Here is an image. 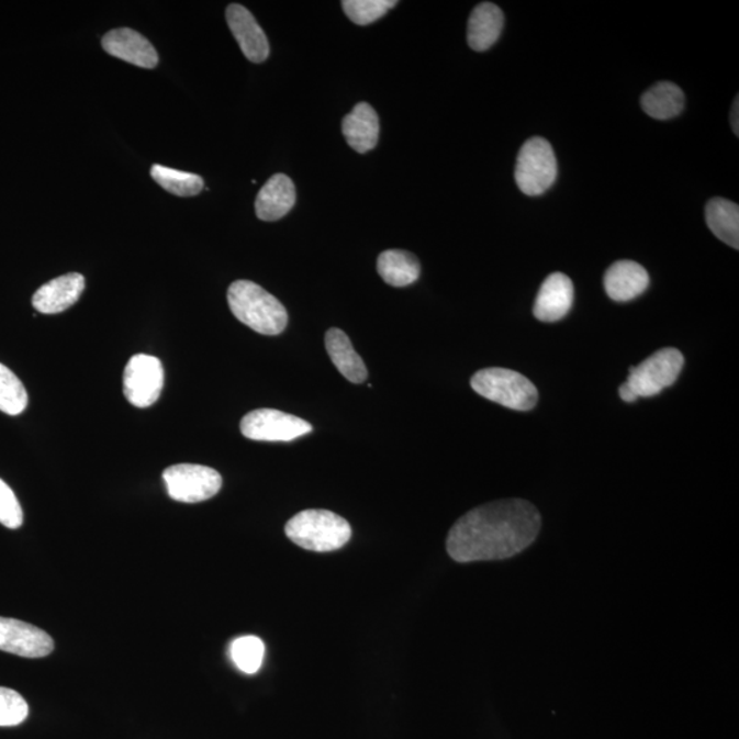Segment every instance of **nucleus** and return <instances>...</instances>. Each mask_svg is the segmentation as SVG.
I'll use <instances>...</instances> for the list:
<instances>
[{"label": "nucleus", "mask_w": 739, "mask_h": 739, "mask_svg": "<svg viewBox=\"0 0 739 739\" xmlns=\"http://www.w3.org/2000/svg\"><path fill=\"white\" fill-rule=\"evenodd\" d=\"M541 530V515L526 500L510 499L469 511L449 530L447 551L458 563L504 560L525 551Z\"/></svg>", "instance_id": "1"}, {"label": "nucleus", "mask_w": 739, "mask_h": 739, "mask_svg": "<svg viewBox=\"0 0 739 739\" xmlns=\"http://www.w3.org/2000/svg\"><path fill=\"white\" fill-rule=\"evenodd\" d=\"M233 315L265 336L280 335L288 325L287 309L273 294L247 280L233 282L227 291Z\"/></svg>", "instance_id": "2"}, {"label": "nucleus", "mask_w": 739, "mask_h": 739, "mask_svg": "<svg viewBox=\"0 0 739 739\" xmlns=\"http://www.w3.org/2000/svg\"><path fill=\"white\" fill-rule=\"evenodd\" d=\"M285 535L307 551L333 552L351 540L352 529L346 519L332 511L305 510L289 519Z\"/></svg>", "instance_id": "3"}, {"label": "nucleus", "mask_w": 739, "mask_h": 739, "mask_svg": "<svg viewBox=\"0 0 739 739\" xmlns=\"http://www.w3.org/2000/svg\"><path fill=\"white\" fill-rule=\"evenodd\" d=\"M471 388L482 398L515 411H530L538 402V391L529 378L520 372L489 368L475 372Z\"/></svg>", "instance_id": "4"}, {"label": "nucleus", "mask_w": 739, "mask_h": 739, "mask_svg": "<svg viewBox=\"0 0 739 739\" xmlns=\"http://www.w3.org/2000/svg\"><path fill=\"white\" fill-rule=\"evenodd\" d=\"M558 177V160L551 143L531 137L522 146L515 166V181L527 197H538L553 186Z\"/></svg>", "instance_id": "5"}, {"label": "nucleus", "mask_w": 739, "mask_h": 739, "mask_svg": "<svg viewBox=\"0 0 739 739\" xmlns=\"http://www.w3.org/2000/svg\"><path fill=\"white\" fill-rule=\"evenodd\" d=\"M683 363V355L676 348H663L650 355L637 368H630V376L624 385L638 398H652L678 380Z\"/></svg>", "instance_id": "6"}, {"label": "nucleus", "mask_w": 739, "mask_h": 739, "mask_svg": "<svg viewBox=\"0 0 739 739\" xmlns=\"http://www.w3.org/2000/svg\"><path fill=\"white\" fill-rule=\"evenodd\" d=\"M163 477L169 496L180 503L205 502L214 497L222 488L220 472L208 466H170Z\"/></svg>", "instance_id": "7"}, {"label": "nucleus", "mask_w": 739, "mask_h": 739, "mask_svg": "<svg viewBox=\"0 0 739 739\" xmlns=\"http://www.w3.org/2000/svg\"><path fill=\"white\" fill-rule=\"evenodd\" d=\"M244 437L254 441L289 443L309 435L313 426L298 416L271 408L251 411L242 419Z\"/></svg>", "instance_id": "8"}, {"label": "nucleus", "mask_w": 739, "mask_h": 739, "mask_svg": "<svg viewBox=\"0 0 739 739\" xmlns=\"http://www.w3.org/2000/svg\"><path fill=\"white\" fill-rule=\"evenodd\" d=\"M165 371L163 362L152 355L132 357L124 371V394L132 405L147 408L163 393Z\"/></svg>", "instance_id": "9"}, {"label": "nucleus", "mask_w": 739, "mask_h": 739, "mask_svg": "<svg viewBox=\"0 0 739 739\" xmlns=\"http://www.w3.org/2000/svg\"><path fill=\"white\" fill-rule=\"evenodd\" d=\"M0 650L20 658H46L53 653L54 640L36 626L0 616Z\"/></svg>", "instance_id": "10"}, {"label": "nucleus", "mask_w": 739, "mask_h": 739, "mask_svg": "<svg viewBox=\"0 0 739 739\" xmlns=\"http://www.w3.org/2000/svg\"><path fill=\"white\" fill-rule=\"evenodd\" d=\"M226 21L238 46L248 60L262 64L270 55L268 37L249 10L233 3L226 9Z\"/></svg>", "instance_id": "11"}, {"label": "nucleus", "mask_w": 739, "mask_h": 739, "mask_svg": "<svg viewBox=\"0 0 739 739\" xmlns=\"http://www.w3.org/2000/svg\"><path fill=\"white\" fill-rule=\"evenodd\" d=\"M102 46L105 53L138 68L154 69L158 65L157 49L148 38L130 27H120L105 33Z\"/></svg>", "instance_id": "12"}, {"label": "nucleus", "mask_w": 739, "mask_h": 739, "mask_svg": "<svg viewBox=\"0 0 739 739\" xmlns=\"http://www.w3.org/2000/svg\"><path fill=\"white\" fill-rule=\"evenodd\" d=\"M86 289V278L69 273L44 283L33 294V307L41 314H59L71 307Z\"/></svg>", "instance_id": "13"}, {"label": "nucleus", "mask_w": 739, "mask_h": 739, "mask_svg": "<svg viewBox=\"0 0 739 739\" xmlns=\"http://www.w3.org/2000/svg\"><path fill=\"white\" fill-rule=\"evenodd\" d=\"M572 302H574L572 281L563 273H553L542 282L533 313L538 321L552 324L570 313Z\"/></svg>", "instance_id": "14"}, {"label": "nucleus", "mask_w": 739, "mask_h": 739, "mask_svg": "<svg viewBox=\"0 0 739 739\" xmlns=\"http://www.w3.org/2000/svg\"><path fill=\"white\" fill-rule=\"evenodd\" d=\"M649 275L640 264L619 260L607 270L604 288L614 302L626 303L647 291Z\"/></svg>", "instance_id": "15"}, {"label": "nucleus", "mask_w": 739, "mask_h": 739, "mask_svg": "<svg viewBox=\"0 0 739 739\" xmlns=\"http://www.w3.org/2000/svg\"><path fill=\"white\" fill-rule=\"evenodd\" d=\"M296 203V189L285 175H275L260 189L255 203L259 220L273 222L281 220Z\"/></svg>", "instance_id": "16"}, {"label": "nucleus", "mask_w": 739, "mask_h": 739, "mask_svg": "<svg viewBox=\"0 0 739 739\" xmlns=\"http://www.w3.org/2000/svg\"><path fill=\"white\" fill-rule=\"evenodd\" d=\"M343 135L355 152L365 154L376 148L380 137V120L368 103L355 105L343 120Z\"/></svg>", "instance_id": "17"}, {"label": "nucleus", "mask_w": 739, "mask_h": 739, "mask_svg": "<svg viewBox=\"0 0 739 739\" xmlns=\"http://www.w3.org/2000/svg\"><path fill=\"white\" fill-rule=\"evenodd\" d=\"M504 14L493 3L478 4L470 15L467 26V42L474 52H486L502 35Z\"/></svg>", "instance_id": "18"}, {"label": "nucleus", "mask_w": 739, "mask_h": 739, "mask_svg": "<svg viewBox=\"0 0 739 739\" xmlns=\"http://www.w3.org/2000/svg\"><path fill=\"white\" fill-rule=\"evenodd\" d=\"M325 346L333 365L348 381L362 383L368 380V368H366L363 359L355 351L346 333L337 329V327H332L326 333Z\"/></svg>", "instance_id": "19"}, {"label": "nucleus", "mask_w": 739, "mask_h": 739, "mask_svg": "<svg viewBox=\"0 0 739 739\" xmlns=\"http://www.w3.org/2000/svg\"><path fill=\"white\" fill-rule=\"evenodd\" d=\"M377 270L388 285L403 288L418 280L421 264L413 254L402 249H388L378 257Z\"/></svg>", "instance_id": "20"}, {"label": "nucleus", "mask_w": 739, "mask_h": 739, "mask_svg": "<svg viewBox=\"0 0 739 739\" xmlns=\"http://www.w3.org/2000/svg\"><path fill=\"white\" fill-rule=\"evenodd\" d=\"M705 220L709 231L719 240L735 249L739 248V208L730 200L715 198L705 208Z\"/></svg>", "instance_id": "21"}, {"label": "nucleus", "mask_w": 739, "mask_h": 739, "mask_svg": "<svg viewBox=\"0 0 739 739\" xmlns=\"http://www.w3.org/2000/svg\"><path fill=\"white\" fill-rule=\"evenodd\" d=\"M641 105L652 119L670 120L682 113L685 108V94L674 82L661 81L642 94Z\"/></svg>", "instance_id": "22"}, {"label": "nucleus", "mask_w": 739, "mask_h": 739, "mask_svg": "<svg viewBox=\"0 0 739 739\" xmlns=\"http://www.w3.org/2000/svg\"><path fill=\"white\" fill-rule=\"evenodd\" d=\"M152 177L166 191L181 198L197 197L204 188L202 177L187 173V171L166 168L163 165L153 166Z\"/></svg>", "instance_id": "23"}, {"label": "nucleus", "mask_w": 739, "mask_h": 739, "mask_svg": "<svg viewBox=\"0 0 739 739\" xmlns=\"http://www.w3.org/2000/svg\"><path fill=\"white\" fill-rule=\"evenodd\" d=\"M27 407V392L24 383L9 368L0 363V411L15 416Z\"/></svg>", "instance_id": "24"}, {"label": "nucleus", "mask_w": 739, "mask_h": 739, "mask_svg": "<svg viewBox=\"0 0 739 739\" xmlns=\"http://www.w3.org/2000/svg\"><path fill=\"white\" fill-rule=\"evenodd\" d=\"M231 658L244 674H257L264 663L265 643L255 636L238 637L232 642Z\"/></svg>", "instance_id": "25"}, {"label": "nucleus", "mask_w": 739, "mask_h": 739, "mask_svg": "<svg viewBox=\"0 0 739 739\" xmlns=\"http://www.w3.org/2000/svg\"><path fill=\"white\" fill-rule=\"evenodd\" d=\"M396 4L394 0H344L343 9L349 20L365 26L380 20Z\"/></svg>", "instance_id": "26"}, {"label": "nucleus", "mask_w": 739, "mask_h": 739, "mask_svg": "<svg viewBox=\"0 0 739 739\" xmlns=\"http://www.w3.org/2000/svg\"><path fill=\"white\" fill-rule=\"evenodd\" d=\"M30 715V707L20 693L9 687H0V727H14Z\"/></svg>", "instance_id": "27"}, {"label": "nucleus", "mask_w": 739, "mask_h": 739, "mask_svg": "<svg viewBox=\"0 0 739 739\" xmlns=\"http://www.w3.org/2000/svg\"><path fill=\"white\" fill-rule=\"evenodd\" d=\"M24 522L21 504L11 488L0 480V524L8 529H20Z\"/></svg>", "instance_id": "28"}, {"label": "nucleus", "mask_w": 739, "mask_h": 739, "mask_svg": "<svg viewBox=\"0 0 739 739\" xmlns=\"http://www.w3.org/2000/svg\"><path fill=\"white\" fill-rule=\"evenodd\" d=\"M739 103H738V97L736 98L735 104H732V111H731V126L732 131H735L736 135H739V122H738V115H739Z\"/></svg>", "instance_id": "29"}]
</instances>
